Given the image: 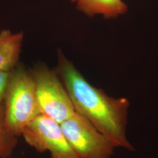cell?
Returning a JSON list of instances; mask_svg holds the SVG:
<instances>
[{"label": "cell", "mask_w": 158, "mask_h": 158, "mask_svg": "<svg viewBox=\"0 0 158 158\" xmlns=\"http://www.w3.org/2000/svg\"><path fill=\"white\" fill-rule=\"evenodd\" d=\"M77 10L88 17L100 15L115 18L124 14L128 6L123 0H70Z\"/></svg>", "instance_id": "cell-7"}, {"label": "cell", "mask_w": 158, "mask_h": 158, "mask_svg": "<svg viewBox=\"0 0 158 158\" xmlns=\"http://www.w3.org/2000/svg\"><path fill=\"white\" fill-rule=\"evenodd\" d=\"M40 113L61 124L76 113L72 101L56 70L43 63L30 70Z\"/></svg>", "instance_id": "cell-3"}, {"label": "cell", "mask_w": 158, "mask_h": 158, "mask_svg": "<svg viewBox=\"0 0 158 158\" xmlns=\"http://www.w3.org/2000/svg\"><path fill=\"white\" fill-rule=\"evenodd\" d=\"M22 135L38 152L49 151L51 158H80L64 135L60 124L42 114L26 127Z\"/></svg>", "instance_id": "cell-5"}, {"label": "cell", "mask_w": 158, "mask_h": 158, "mask_svg": "<svg viewBox=\"0 0 158 158\" xmlns=\"http://www.w3.org/2000/svg\"><path fill=\"white\" fill-rule=\"evenodd\" d=\"M23 40L22 32L13 33L8 29L0 32V72H11L18 66Z\"/></svg>", "instance_id": "cell-6"}, {"label": "cell", "mask_w": 158, "mask_h": 158, "mask_svg": "<svg viewBox=\"0 0 158 158\" xmlns=\"http://www.w3.org/2000/svg\"><path fill=\"white\" fill-rule=\"evenodd\" d=\"M63 133L80 158H111L116 147L77 113L60 124Z\"/></svg>", "instance_id": "cell-4"}, {"label": "cell", "mask_w": 158, "mask_h": 158, "mask_svg": "<svg viewBox=\"0 0 158 158\" xmlns=\"http://www.w3.org/2000/svg\"><path fill=\"white\" fill-rule=\"evenodd\" d=\"M18 144L17 136L9 130L4 118L3 102L0 104V158L10 157Z\"/></svg>", "instance_id": "cell-8"}, {"label": "cell", "mask_w": 158, "mask_h": 158, "mask_svg": "<svg viewBox=\"0 0 158 158\" xmlns=\"http://www.w3.org/2000/svg\"><path fill=\"white\" fill-rule=\"evenodd\" d=\"M56 71L68 90L76 112L87 119L116 148L134 151L127 135L128 100L108 96L91 85L61 51L58 52Z\"/></svg>", "instance_id": "cell-1"}, {"label": "cell", "mask_w": 158, "mask_h": 158, "mask_svg": "<svg viewBox=\"0 0 158 158\" xmlns=\"http://www.w3.org/2000/svg\"><path fill=\"white\" fill-rule=\"evenodd\" d=\"M3 106L6 124L17 137L41 114L32 76L22 65L11 72Z\"/></svg>", "instance_id": "cell-2"}, {"label": "cell", "mask_w": 158, "mask_h": 158, "mask_svg": "<svg viewBox=\"0 0 158 158\" xmlns=\"http://www.w3.org/2000/svg\"><path fill=\"white\" fill-rule=\"evenodd\" d=\"M11 72H0V104L2 103Z\"/></svg>", "instance_id": "cell-9"}]
</instances>
